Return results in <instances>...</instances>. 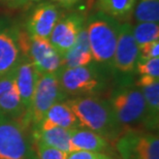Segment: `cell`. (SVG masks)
Returning <instances> with one entry per match:
<instances>
[{"mask_svg":"<svg viewBox=\"0 0 159 159\" xmlns=\"http://www.w3.org/2000/svg\"><path fill=\"white\" fill-rule=\"evenodd\" d=\"M77 117L81 127L98 133L110 143L123 132L109 99L98 95L68 97L65 100Z\"/></svg>","mask_w":159,"mask_h":159,"instance_id":"6da1fadb","label":"cell"},{"mask_svg":"<svg viewBox=\"0 0 159 159\" xmlns=\"http://www.w3.org/2000/svg\"><path fill=\"white\" fill-rule=\"evenodd\" d=\"M121 23L102 11L90 15L85 21L93 61L112 65Z\"/></svg>","mask_w":159,"mask_h":159,"instance_id":"7a4b0ae2","label":"cell"},{"mask_svg":"<svg viewBox=\"0 0 159 159\" xmlns=\"http://www.w3.org/2000/svg\"><path fill=\"white\" fill-rule=\"evenodd\" d=\"M109 101L123 130H148L145 99L139 87L135 85L120 86L112 92Z\"/></svg>","mask_w":159,"mask_h":159,"instance_id":"3957f363","label":"cell"},{"mask_svg":"<svg viewBox=\"0 0 159 159\" xmlns=\"http://www.w3.org/2000/svg\"><path fill=\"white\" fill-rule=\"evenodd\" d=\"M57 75L62 90L68 97L97 95L107 85L106 74L93 62L78 67H61Z\"/></svg>","mask_w":159,"mask_h":159,"instance_id":"277c9868","label":"cell"},{"mask_svg":"<svg viewBox=\"0 0 159 159\" xmlns=\"http://www.w3.org/2000/svg\"><path fill=\"white\" fill-rule=\"evenodd\" d=\"M29 128L0 114V159H37Z\"/></svg>","mask_w":159,"mask_h":159,"instance_id":"5b68a950","label":"cell"},{"mask_svg":"<svg viewBox=\"0 0 159 159\" xmlns=\"http://www.w3.org/2000/svg\"><path fill=\"white\" fill-rule=\"evenodd\" d=\"M21 53L33 65L39 75L55 74L62 67V59L48 39L29 35L27 32L17 33Z\"/></svg>","mask_w":159,"mask_h":159,"instance_id":"8992f818","label":"cell"},{"mask_svg":"<svg viewBox=\"0 0 159 159\" xmlns=\"http://www.w3.org/2000/svg\"><path fill=\"white\" fill-rule=\"evenodd\" d=\"M115 147L121 159H159V138L154 131L125 129Z\"/></svg>","mask_w":159,"mask_h":159,"instance_id":"52a82bcc","label":"cell"},{"mask_svg":"<svg viewBox=\"0 0 159 159\" xmlns=\"http://www.w3.org/2000/svg\"><path fill=\"white\" fill-rule=\"evenodd\" d=\"M67 98L60 86L57 72L39 75L30 109L31 127L39 125L53 104Z\"/></svg>","mask_w":159,"mask_h":159,"instance_id":"ba28073f","label":"cell"},{"mask_svg":"<svg viewBox=\"0 0 159 159\" xmlns=\"http://www.w3.org/2000/svg\"><path fill=\"white\" fill-rule=\"evenodd\" d=\"M17 66L0 77V114L31 127L29 113L25 110L16 83Z\"/></svg>","mask_w":159,"mask_h":159,"instance_id":"9c48e42d","label":"cell"},{"mask_svg":"<svg viewBox=\"0 0 159 159\" xmlns=\"http://www.w3.org/2000/svg\"><path fill=\"white\" fill-rule=\"evenodd\" d=\"M139 59V46L133 37L132 26L129 23L121 24L112 66L122 74H131L135 71Z\"/></svg>","mask_w":159,"mask_h":159,"instance_id":"30bf717a","label":"cell"},{"mask_svg":"<svg viewBox=\"0 0 159 159\" xmlns=\"http://www.w3.org/2000/svg\"><path fill=\"white\" fill-rule=\"evenodd\" d=\"M85 27V19L82 15L71 12L59 18L49 37L51 44L60 56H63L74 46L81 30Z\"/></svg>","mask_w":159,"mask_h":159,"instance_id":"8fae6325","label":"cell"},{"mask_svg":"<svg viewBox=\"0 0 159 159\" xmlns=\"http://www.w3.org/2000/svg\"><path fill=\"white\" fill-rule=\"evenodd\" d=\"M59 20V11L53 3L44 2L39 4L28 19L26 28L29 35L48 39L53 28Z\"/></svg>","mask_w":159,"mask_h":159,"instance_id":"7c38bea8","label":"cell"},{"mask_svg":"<svg viewBox=\"0 0 159 159\" xmlns=\"http://www.w3.org/2000/svg\"><path fill=\"white\" fill-rule=\"evenodd\" d=\"M21 59L17 33L5 25H0V77L14 69Z\"/></svg>","mask_w":159,"mask_h":159,"instance_id":"4fadbf2b","label":"cell"},{"mask_svg":"<svg viewBox=\"0 0 159 159\" xmlns=\"http://www.w3.org/2000/svg\"><path fill=\"white\" fill-rule=\"evenodd\" d=\"M37 77H39V74L34 69L33 65L27 58L22 56V59L17 65L16 83H17V88L21 101L25 110L29 113V115Z\"/></svg>","mask_w":159,"mask_h":159,"instance_id":"5bb4252c","label":"cell"},{"mask_svg":"<svg viewBox=\"0 0 159 159\" xmlns=\"http://www.w3.org/2000/svg\"><path fill=\"white\" fill-rule=\"evenodd\" d=\"M110 142L90 129L79 127L70 131V152L86 151L107 154Z\"/></svg>","mask_w":159,"mask_h":159,"instance_id":"9a60e30c","label":"cell"},{"mask_svg":"<svg viewBox=\"0 0 159 159\" xmlns=\"http://www.w3.org/2000/svg\"><path fill=\"white\" fill-rule=\"evenodd\" d=\"M50 127H61L72 130L81 127L74 112L70 110L66 101H59L50 107L43 119L36 127L32 128H50Z\"/></svg>","mask_w":159,"mask_h":159,"instance_id":"2e32d148","label":"cell"},{"mask_svg":"<svg viewBox=\"0 0 159 159\" xmlns=\"http://www.w3.org/2000/svg\"><path fill=\"white\" fill-rule=\"evenodd\" d=\"M62 67H78L93 62L86 28L80 32L75 44L61 57Z\"/></svg>","mask_w":159,"mask_h":159,"instance_id":"e0dca14e","label":"cell"},{"mask_svg":"<svg viewBox=\"0 0 159 159\" xmlns=\"http://www.w3.org/2000/svg\"><path fill=\"white\" fill-rule=\"evenodd\" d=\"M70 131L71 130L61 127H50V128H32L31 136L43 145L56 148L66 153H70Z\"/></svg>","mask_w":159,"mask_h":159,"instance_id":"ac0fdd59","label":"cell"},{"mask_svg":"<svg viewBox=\"0 0 159 159\" xmlns=\"http://www.w3.org/2000/svg\"><path fill=\"white\" fill-rule=\"evenodd\" d=\"M147 111V129L154 131L158 128L159 116V81L141 88Z\"/></svg>","mask_w":159,"mask_h":159,"instance_id":"d6986e66","label":"cell"},{"mask_svg":"<svg viewBox=\"0 0 159 159\" xmlns=\"http://www.w3.org/2000/svg\"><path fill=\"white\" fill-rule=\"evenodd\" d=\"M138 0H98L100 11L116 20L129 18L134 11Z\"/></svg>","mask_w":159,"mask_h":159,"instance_id":"ffe728a7","label":"cell"},{"mask_svg":"<svg viewBox=\"0 0 159 159\" xmlns=\"http://www.w3.org/2000/svg\"><path fill=\"white\" fill-rule=\"evenodd\" d=\"M133 37L138 46L159 39V25L154 22H138L132 27Z\"/></svg>","mask_w":159,"mask_h":159,"instance_id":"44dd1931","label":"cell"},{"mask_svg":"<svg viewBox=\"0 0 159 159\" xmlns=\"http://www.w3.org/2000/svg\"><path fill=\"white\" fill-rule=\"evenodd\" d=\"M134 18L138 22L159 21V0H139L134 7Z\"/></svg>","mask_w":159,"mask_h":159,"instance_id":"7402d4cb","label":"cell"},{"mask_svg":"<svg viewBox=\"0 0 159 159\" xmlns=\"http://www.w3.org/2000/svg\"><path fill=\"white\" fill-rule=\"evenodd\" d=\"M32 144L37 159H67L68 153H66V152L58 150L56 148L49 147V146L43 145V143L33 139Z\"/></svg>","mask_w":159,"mask_h":159,"instance_id":"603a6c76","label":"cell"},{"mask_svg":"<svg viewBox=\"0 0 159 159\" xmlns=\"http://www.w3.org/2000/svg\"><path fill=\"white\" fill-rule=\"evenodd\" d=\"M135 71L139 75V77L159 79V58H139L135 66Z\"/></svg>","mask_w":159,"mask_h":159,"instance_id":"cb8c5ba5","label":"cell"},{"mask_svg":"<svg viewBox=\"0 0 159 159\" xmlns=\"http://www.w3.org/2000/svg\"><path fill=\"white\" fill-rule=\"evenodd\" d=\"M139 51L142 59L159 58V39L139 46Z\"/></svg>","mask_w":159,"mask_h":159,"instance_id":"d4e9b609","label":"cell"},{"mask_svg":"<svg viewBox=\"0 0 159 159\" xmlns=\"http://www.w3.org/2000/svg\"><path fill=\"white\" fill-rule=\"evenodd\" d=\"M67 159H114L109 154L94 153V152L86 151H75L68 154Z\"/></svg>","mask_w":159,"mask_h":159,"instance_id":"484cf974","label":"cell"},{"mask_svg":"<svg viewBox=\"0 0 159 159\" xmlns=\"http://www.w3.org/2000/svg\"><path fill=\"white\" fill-rule=\"evenodd\" d=\"M29 2V0H6V3L11 8H20L23 7Z\"/></svg>","mask_w":159,"mask_h":159,"instance_id":"4316f807","label":"cell"},{"mask_svg":"<svg viewBox=\"0 0 159 159\" xmlns=\"http://www.w3.org/2000/svg\"><path fill=\"white\" fill-rule=\"evenodd\" d=\"M53 1L58 3V4L60 6H62V7L69 8V7H72L75 4H77L79 2V0H53Z\"/></svg>","mask_w":159,"mask_h":159,"instance_id":"83f0119b","label":"cell"},{"mask_svg":"<svg viewBox=\"0 0 159 159\" xmlns=\"http://www.w3.org/2000/svg\"><path fill=\"white\" fill-rule=\"evenodd\" d=\"M32 1H34V2H39V1H40V0H32Z\"/></svg>","mask_w":159,"mask_h":159,"instance_id":"f1b7e54d","label":"cell"},{"mask_svg":"<svg viewBox=\"0 0 159 159\" xmlns=\"http://www.w3.org/2000/svg\"><path fill=\"white\" fill-rule=\"evenodd\" d=\"M0 1H1V0H0Z\"/></svg>","mask_w":159,"mask_h":159,"instance_id":"f546056e","label":"cell"}]
</instances>
